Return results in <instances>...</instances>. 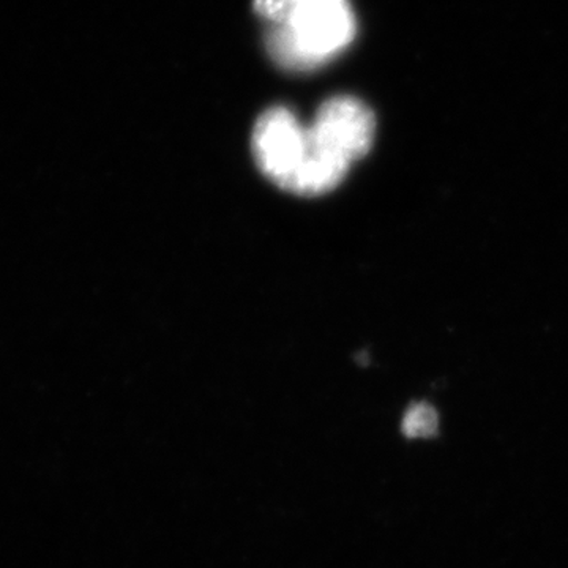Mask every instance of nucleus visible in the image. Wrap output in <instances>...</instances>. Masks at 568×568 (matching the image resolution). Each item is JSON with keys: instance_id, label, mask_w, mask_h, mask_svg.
Listing matches in <instances>:
<instances>
[{"instance_id": "1", "label": "nucleus", "mask_w": 568, "mask_h": 568, "mask_svg": "<svg viewBox=\"0 0 568 568\" xmlns=\"http://www.w3.org/2000/svg\"><path fill=\"white\" fill-rule=\"evenodd\" d=\"M271 28L268 54L293 71L315 70L345 51L355 37L349 0H253Z\"/></svg>"}, {"instance_id": "2", "label": "nucleus", "mask_w": 568, "mask_h": 568, "mask_svg": "<svg viewBox=\"0 0 568 568\" xmlns=\"http://www.w3.org/2000/svg\"><path fill=\"white\" fill-rule=\"evenodd\" d=\"M375 134V114L351 95L332 97L321 104L308 126L310 142L316 151L349 166L368 153Z\"/></svg>"}, {"instance_id": "3", "label": "nucleus", "mask_w": 568, "mask_h": 568, "mask_svg": "<svg viewBox=\"0 0 568 568\" xmlns=\"http://www.w3.org/2000/svg\"><path fill=\"white\" fill-rule=\"evenodd\" d=\"M308 152V126L302 125L293 111L274 106L257 119L253 130L254 160L280 189L291 192Z\"/></svg>"}, {"instance_id": "4", "label": "nucleus", "mask_w": 568, "mask_h": 568, "mask_svg": "<svg viewBox=\"0 0 568 568\" xmlns=\"http://www.w3.org/2000/svg\"><path fill=\"white\" fill-rule=\"evenodd\" d=\"M439 418L435 407L416 403L406 410L403 418V433L407 437H429L436 435Z\"/></svg>"}]
</instances>
